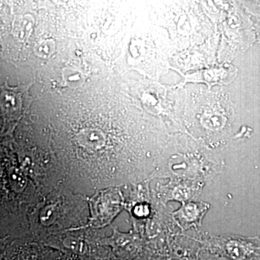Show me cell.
I'll list each match as a JSON object with an SVG mask.
<instances>
[{
  "label": "cell",
  "instance_id": "cell-1",
  "mask_svg": "<svg viewBox=\"0 0 260 260\" xmlns=\"http://www.w3.org/2000/svg\"><path fill=\"white\" fill-rule=\"evenodd\" d=\"M20 260H35L32 258V256H25V257L22 258Z\"/></svg>",
  "mask_w": 260,
  "mask_h": 260
}]
</instances>
